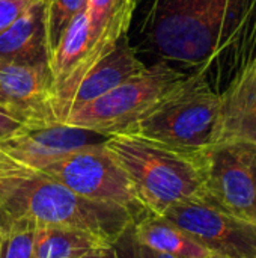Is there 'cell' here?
Listing matches in <instances>:
<instances>
[{"instance_id": "1", "label": "cell", "mask_w": 256, "mask_h": 258, "mask_svg": "<svg viewBox=\"0 0 256 258\" xmlns=\"http://www.w3.org/2000/svg\"><path fill=\"white\" fill-rule=\"evenodd\" d=\"M0 216L36 227H66L116 245L137 216L130 210L83 198L42 171L21 166L0 153Z\"/></svg>"}, {"instance_id": "2", "label": "cell", "mask_w": 256, "mask_h": 258, "mask_svg": "<svg viewBox=\"0 0 256 258\" xmlns=\"http://www.w3.org/2000/svg\"><path fill=\"white\" fill-rule=\"evenodd\" d=\"M106 147L127 172L139 204L161 216L169 207L204 195V160L136 133L109 136Z\"/></svg>"}, {"instance_id": "3", "label": "cell", "mask_w": 256, "mask_h": 258, "mask_svg": "<svg viewBox=\"0 0 256 258\" xmlns=\"http://www.w3.org/2000/svg\"><path fill=\"white\" fill-rule=\"evenodd\" d=\"M130 133L187 153L205 151L220 141V94L204 73L184 76Z\"/></svg>"}, {"instance_id": "4", "label": "cell", "mask_w": 256, "mask_h": 258, "mask_svg": "<svg viewBox=\"0 0 256 258\" xmlns=\"http://www.w3.org/2000/svg\"><path fill=\"white\" fill-rule=\"evenodd\" d=\"M183 77L184 74L167 62L154 63L94 101L71 110L65 122L107 138L130 133L137 121Z\"/></svg>"}, {"instance_id": "5", "label": "cell", "mask_w": 256, "mask_h": 258, "mask_svg": "<svg viewBox=\"0 0 256 258\" xmlns=\"http://www.w3.org/2000/svg\"><path fill=\"white\" fill-rule=\"evenodd\" d=\"M42 172L83 198L121 206L137 219L148 213L139 204L127 172L106 142L72 151L45 166Z\"/></svg>"}, {"instance_id": "6", "label": "cell", "mask_w": 256, "mask_h": 258, "mask_svg": "<svg viewBox=\"0 0 256 258\" xmlns=\"http://www.w3.org/2000/svg\"><path fill=\"white\" fill-rule=\"evenodd\" d=\"M161 216L214 258H256V222L228 212L205 195L181 201Z\"/></svg>"}, {"instance_id": "7", "label": "cell", "mask_w": 256, "mask_h": 258, "mask_svg": "<svg viewBox=\"0 0 256 258\" xmlns=\"http://www.w3.org/2000/svg\"><path fill=\"white\" fill-rule=\"evenodd\" d=\"M204 195L234 215L256 222V147L226 139L205 151Z\"/></svg>"}, {"instance_id": "8", "label": "cell", "mask_w": 256, "mask_h": 258, "mask_svg": "<svg viewBox=\"0 0 256 258\" xmlns=\"http://www.w3.org/2000/svg\"><path fill=\"white\" fill-rule=\"evenodd\" d=\"M115 44L107 39L92 44L88 8L68 24L59 44L48 57L53 76V107L59 122H65L72 98L86 73Z\"/></svg>"}, {"instance_id": "9", "label": "cell", "mask_w": 256, "mask_h": 258, "mask_svg": "<svg viewBox=\"0 0 256 258\" xmlns=\"http://www.w3.org/2000/svg\"><path fill=\"white\" fill-rule=\"evenodd\" d=\"M106 141L107 136L66 122L23 125L0 142V153L21 166L42 171L72 151Z\"/></svg>"}, {"instance_id": "10", "label": "cell", "mask_w": 256, "mask_h": 258, "mask_svg": "<svg viewBox=\"0 0 256 258\" xmlns=\"http://www.w3.org/2000/svg\"><path fill=\"white\" fill-rule=\"evenodd\" d=\"M0 103L24 125L59 122L53 107L48 60L0 63Z\"/></svg>"}, {"instance_id": "11", "label": "cell", "mask_w": 256, "mask_h": 258, "mask_svg": "<svg viewBox=\"0 0 256 258\" xmlns=\"http://www.w3.org/2000/svg\"><path fill=\"white\" fill-rule=\"evenodd\" d=\"M226 139L256 147V59L220 94V141Z\"/></svg>"}, {"instance_id": "12", "label": "cell", "mask_w": 256, "mask_h": 258, "mask_svg": "<svg viewBox=\"0 0 256 258\" xmlns=\"http://www.w3.org/2000/svg\"><path fill=\"white\" fill-rule=\"evenodd\" d=\"M146 65L137 57L134 48L122 36L83 77L71 103V110L104 95L122 82L140 74Z\"/></svg>"}, {"instance_id": "13", "label": "cell", "mask_w": 256, "mask_h": 258, "mask_svg": "<svg viewBox=\"0 0 256 258\" xmlns=\"http://www.w3.org/2000/svg\"><path fill=\"white\" fill-rule=\"evenodd\" d=\"M48 60L45 5L33 0L32 5L0 33V63Z\"/></svg>"}, {"instance_id": "14", "label": "cell", "mask_w": 256, "mask_h": 258, "mask_svg": "<svg viewBox=\"0 0 256 258\" xmlns=\"http://www.w3.org/2000/svg\"><path fill=\"white\" fill-rule=\"evenodd\" d=\"M131 239L157 252L174 258H211L213 255L184 230L163 216L146 213L130 228Z\"/></svg>"}, {"instance_id": "15", "label": "cell", "mask_w": 256, "mask_h": 258, "mask_svg": "<svg viewBox=\"0 0 256 258\" xmlns=\"http://www.w3.org/2000/svg\"><path fill=\"white\" fill-rule=\"evenodd\" d=\"M109 246L113 245L83 230L39 225L33 236V258H83Z\"/></svg>"}, {"instance_id": "16", "label": "cell", "mask_w": 256, "mask_h": 258, "mask_svg": "<svg viewBox=\"0 0 256 258\" xmlns=\"http://www.w3.org/2000/svg\"><path fill=\"white\" fill-rule=\"evenodd\" d=\"M134 11V0H88L92 44L103 35L125 36Z\"/></svg>"}, {"instance_id": "17", "label": "cell", "mask_w": 256, "mask_h": 258, "mask_svg": "<svg viewBox=\"0 0 256 258\" xmlns=\"http://www.w3.org/2000/svg\"><path fill=\"white\" fill-rule=\"evenodd\" d=\"M88 8V0H48L45 5V27L48 57L59 44L68 24Z\"/></svg>"}, {"instance_id": "18", "label": "cell", "mask_w": 256, "mask_h": 258, "mask_svg": "<svg viewBox=\"0 0 256 258\" xmlns=\"http://www.w3.org/2000/svg\"><path fill=\"white\" fill-rule=\"evenodd\" d=\"M5 222L6 228L0 246V258H33L36 225L26 219H5Z\"/></svg>"}, {"instance_id": "19", "label": "cell", "mask_w": 256, "mask_h": 258, "mask_svg": "<svg viewBox=\"0 0 256 258\" xmlns=\"http://www.w3.org/2000/svg\"><path fill=\"white\" fill-rule=\"evenodd\" d=\"M33 0H0V33L9 27Z\"/></svg>"}, {"instance_id": "20", "label": "cell", "mask_w": 256, "mask_h": 258, "mask_svg": "<svg viewBox=\"0 0 256 258\" xmlns=\"http://www.w3.org/2000/svg\"><path fill=\"white\" fill-rule=\"evenodd\" d=\"M23 125L24 124L15 115H12L5 106L0 104V142L18 132Z\"/></svg>"}, {"instance_id": "21", "label": "cell", "mask_w": 256, "mask_h": 258, "mask_svg": "<svg viewBox=\"0 0 256 258\" xmlns=\"http://www.w3.org/2000/svg\"><path fill=\"white\" fill-rule=\"evenodd\" d=\"M128 258H174L170 255H166V254H161V252H157V251H152V249H148L139 243H136L133 239L130 242V252H128Z\"/></svg>"}, {"instance_id": "22", "label": "cell", "mask_w": 256, "mask_h": 258, "mask_svg": "<svg viewBox=\"0 0 256 258\" xmlns=\"http://www.w3.org/2000/svg\"><path fill=\"white\" fill-rule=\"evenodd\" d=\"M83 258H119V254H118V251H116V248L113 245V246H109L106 249L97 251V252L89 254V255H86V257Z\"/></svg>"}, {"instance_id": "23", "label": "cell", "mask_w": 256, "mask_h": 258, "mask_svg": "<svg viewBox=\"0 0 256 258\" xmlns=\"http://www.w3.org/2000/svg\"><path fill=\"white\" fill-rule=\"evenodd\" d=\"M5 228H6V222H5V219L0 216V246H2L3 237H5Z\"/></svg>"}, {"instance_id": "24", "label": "cell", "mask_w": 256, "mask_h": 258, "mask_svg": "<svg viewBox=\"0 0 256 258\" xmlns=\"http://www.w3.org/2000/svg\"><path fill=\"white\" fill-rule=\"evenodd\" d=\"M36 2H41V3H44V5H47V2H48V0H36Z\"/></svg>"}, {"instance_id": "25", "label": "cell", "mask_w": 256, "mask_h": 258, "mask_svg": "<svg viewBox=\"0 0 256 258\" xmlns=\"http://www.w3.org/2000/svg\"><path fill=\"white\" fill-rule=\"evenodd\" d=\"M211 258H214V257H211Z\"/></svg>"}, {"instance_id": "26", "label": "cell", "mask_w": 256, "mask_h": 258, "mask_svg": "<svg viewBox=\"0 0 256 258\" xmlns=\"http://www.w3.org/2000/svg\"><path fill=\"white\" fill-rule=\"evenodd\" d=\"M0 104H2V103H0Z\"/></svg>"}]
</instances>
